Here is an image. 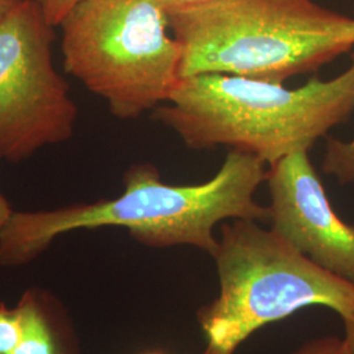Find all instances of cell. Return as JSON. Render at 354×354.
Wrapping results in <instances>:
<instances>
[{
  "label": "cell",
  "instance_id": "obj_14",
  "mask_svg": "<svg viewBox=\"0 0 354 354\" xmlns=\"http://www.w3.org/2000/svg\"><path fill=\"white\" fill-rule=\"evenodd\" d=\"M13 213H15V210H13L11 203H8V200L0 193V232L3 231V228L7 226Z\"/></svg>",
  "mask_w": 354,
  "mask_h": 354
},
{
  "label": "cell",
  "instance_id": "obj_4",
  "mask_svg": "<svg viewBox=\"0 0 354 354\" xmlns=\"http://www.w3.org/2000/svg\"><path fill=\"white\" fill-rule=\"evenodd\" d=\"M214 260L219 295L197 313L203 354H234L266 324L308 306L354 317V283L317 264L259 222L234 219L221 230Z\"/></svg>",
  "mask_w": 354,
  "mask_h": 354
},
{
  "label": "cell",
  "instance_id": "obj_17",
  "mask_svg": "<svg viewBox=\"0 0 354 354\" xmlns=\"http://www.w3.org/2000/svg\"><path fill=\"white\" fill-rule=\"evenodd\" d=\"M142 354H165V353H162V352H147V353H142Z\"/></svg>",
  "mask_w": 354,
  "mask_h": 354
},
{
  "label": "cell",
  "instance_id": "obj_3",
  "mask_svg": "<svg viewBox=\"0 0 354 354\" xmlns=\"http://www.w3.org/2000/svg\"><path fill=\"white\" fill-rule=\"evenodd\" d=\"M180 79L226 74L283 83L354 46V20L314 0H214L167 15Z\"/></svg>",
  "mask_w": 354,
  "mask_h": 354
},
{
  "label": "cell",
  "instance_id": "obj_5",
  "mask_svg": "<svg viewBox=\"0 0 354 354\" xmlns=\"http://www.w3.org/2000/svg\"><path fill=\"white\" fill-rule=\"evenodd\" d=\"M64 70L121 120L168 102L181 50L158 0H80L59 23Z\"/></svg>",
  "mask_w": 354,
  "mask_h": 354
},
{
  "label": "cell",
  "instance_id": "obj_9",
  "mask_svg": "<svg viewBox=\"0 0 354 354\" xmlns=\"http://www.w3.org/2000/svg\"><path fill=\"white\" fill-rule=\"evenodd\" d=\"M323 172L336 177L340 184H354V140L328 138L323 158Z\"/></svg>",
  "mask_w": 354,
  "mask_h": 354
},
{
  "label": "cell",
  "instance_id": "obj_6",
  "mask_svg": "<svg viewBox=\"0 0 354 354\" xmlns=\"http://www.w3.org/2000/svg\"><path fill=\"white\" fill-rule=\"evenodd\" d=\"M55 26L44 4L21 0L0 20V159L21 163L70 140L77 106L53 64Z\"/></svg>",
  "mask_w": 354,
  "mask_h": 354
},
{
  "label": "cell",
  "instance_id": "obj_11",
  "mask_svg": "<svg viewBox=\"0 0 354 354\" xmlns=\"http://www.w3.org/2000/svg\"><path fill=\"white\" fill-rule=\"evenodd\" d=\"M290 354H352L344 339L335 336L315 339L304 342L295 352Z\"/></svg>",
  "mask_w": 354,
  "mask_h": 354
},
{
  "label": "cell",
  "instance_id": "obj_18",
  "mask_svg": "<svg viewBox=\"0 0 354 354\" xmlns=\"http://www.w3.org/2000/svg\"><path fill=\"white\" fill-rule=\"evenodd\" d=\"M36 1H39V3H42V4L45 3V0H36Z\"/></svg>",
  "mask_w": 354,
  "mask_h": 354
},
{
  "label": "cell",
  "instance_id": "obj_12",
  "mask_svg": "<svg viewBox=\"0 0 354 354\" xmlns=\"http://www.w3.org/2000/svg\"><path fill=\"white\" fill-rule=\"evenodd\" d=\"M80 0H45L44 11L53 26H59L67 12Z\"/></svg>",
  "mask_w": 354,
  "mask_h": 354
},
{
  "label": "cell",
  "instance_id": "obj_2",
  "mask_svg": "<svg viewBox=\"0 0 354 354\" xmlns=\"http://www.w3.org/2000/svg\"><path fill=\"white\" fill-rule=\"evenodd\" d=\"M152 117L196 150L228 146L273 165L308 151L354 112V62L330 80L313 77L297 88L226 74L180 79Z\"/></svg>",
  "mask_w": 354,
  "mask_h": 354
},
{
  "label": "cell",
  "instance_id": "obj_15",
  "mask_svg": "<svg viewBox=\"0 0 354 354\" xmlns=\"http://www.w3.org/2000/svg\"><path fill=\"white\" fill-rule=\"evenodd\" d=\"M345 327V337L344 342H346L351 353L354 354V317H342Z\"/></svg>",
  "mask_w": 354,
  "mask_h": 354
},
{
  "label": "cell",
  "instance_id": "obj_13",
  "mask_svg": "<svg viewBox=\"0 0 354 354\" xmlns=\"http://www.w3.org/2000/svg\"><path fill=\"white\" fill-rule=\"evenodd\" d=\"M158 1L165 8L167 15H172V13L187 11L194 7H200L203 4L212 3L214 0H158Z\"/></svg>",
  "mask_w": 354,
  "mask_h": 354
},
{
  "label": "cell",
  "instance_id": "obj_16",
  "mask_svg": "<svg viewBox=\"0 0 354 354\" xmlns=\"http://www.w3.org/2000/svg\"><path fill=\"white\" fill-rule=\"evenodd\" d=\"M21 0H0V20L12 11Z\"/></svg>",
  "mask_w": 354,
  "mask_h": 354
},
{
  "label": "cell",
  "instance_id": "obj_1",
  "mask_svg": "<svg viewBox=\"0 0 354 354\" xmlns=\"http://www.w3.org/2000/svg\"><path fill=\"white\" fill-rule=\"evenodd\" d=\"M266 174L259 158L239 150L228 152L213 178L196 185L167 184L156 167L131 165L124 175L125 189L113 200L15 212L0 232V266H26L58 236L100 227L127 228L150 248L193 245L214 256L219 241L213 230L219 222H269V209L254 200Z\"/></svg>",
  "mask_w": 354,
  "mask_h": 354
},
{
  "label": "cell",
  "instance_id": "obj_8",
  "mask_svg": "<svg viewBox=\"0 0 354 354\" xmlns=\"http://www.w3.org/2000/svg\"><path fill=\"white\" fill-rule=\"evenodd\" d=\"M16 307L21 333L11 354H83L73 317L54 292L30 288Z\"/></svg>",
  "mask_w": 354,
  "mask_h": 354
},
{
  "label": "cell",
  "instance_id": "obj_10",
  "mask_svg": "<svg viewBox=\"0 0 354 354\" xmlns=\"http://www.w3.org/2000/svg\"><path fill=\"white\" fill-rule=\"evenodd\" d=\"M21 333L17 307L0 304V354H11Z\"/></svg>",
  "mask_w": 354,
  "mask_h": 354
},
{
  "label": "cell",
  "instance_id": "obj_7",
  "mask_svg": "<svg viewBox=\"0 0 354 354\" xmlns=\"http://www.w3.org/2000/svg\"><path fill=\"white\" fill-rule=\"evenodd\" d=\"M270 230L329 272L354 283V226L335 213L308 158L298 151L270 165Z\"/></svg>",
  "mask_w": 354,
  "mask_h": 354
}]
</instances>
